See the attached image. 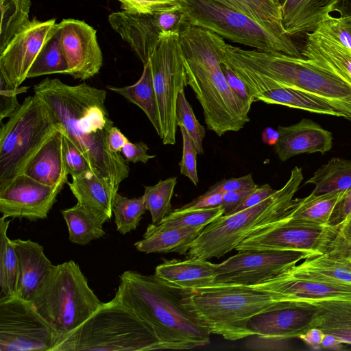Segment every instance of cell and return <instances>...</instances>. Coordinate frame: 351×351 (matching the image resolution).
I'll use <instances>...</instances> for the list:
<instances>
[{
  "mask_svg": "<svg viewBox=\"0 0 351 351\" xmlns=\"http://www.w3.org/2000/svg\"><path fill=\"white\" fill-rule=\"evenodd\" d=\"M33 89L82 152L92 171L117 193L130 167L123 155L112 152L108 144L114 125L105 104L106 90L86 83L71 86L49 77Z\"/></svg>",
  "mask_w": 351,
  "mask_h": 351,
  "instance_id": "obj_1",
  "label": "cell"
},
{
  "mask_svg": "<svg viewBox=\"0 0 351 351\" xmlns=\"http://www.w3.org/2000/svg\"><path fill=\"white\" fill-rule=\"evenodd\" d=\"M222 60L254 97L278 86L291 87L327 101L351 121V80L311 60L226 44Z\"/></svg>",
  "mask_w": 351,
  "mask_h": 351,
  "instance_id": "obj_2",
  "label": "cell"
},
{
  "mask_svg": "<svg viewBox=\"0 0 351 351\" xmlns=\"http://www.w3.org/2000/svg\"><path fill=\"white\" fill-rule=\"evenodd\" d=\"M114 299L154 332L161 350H191L210 343V332L184 302L186 290L156 275L128 270L119 276Z\"/></svg>",
  "mask_w": 351,
  "mask_h": 351,
  "instance_id": "obj_3",
  "label": "cell"
},
{
  "mask_svg": "<svg viewBox=\"0 0 351 351\" xmlns=\"http://www.w3.org/2000/svg\"><path fill=\"white\" fill-rule=\"evenodd\" d=\"M180 43L187 84L200 103L207 128L217 136L237 132L250 121L249 111L229 86L221 68L226 43L216 33L186 24Z\"/></svg>",
  "mask_w": 351,
  "mask_h": 351,
  "instance_id": "obj_4",
  "label": "cell"
},
{
  "mask_svg": "<svg viewBox=\"0 0 351 351\" xmlns=\"http://www.w3.org/2000/svg\"><path fill=\"white\" fill-rule=\"evenodd\" d=\"M289 301L279 292L256 285L214 283L184 293L186 305L210 333L229 341L254 336L248 328L252 317Z\"/></svg>",
  "mask_w": 351,
  "mask_h": 351,
  "instance_id": "obj_5",
  "label": "cell"
},
{
  "mask_svg": "<svg viewBox=\"0 0 351 351\" xmlns=\"http://www.w3.org/2000/svg\"><path fill=\"white\" fill-rule=\"evenodd\" d=\"M304 179L302 168L295 167L285 185L259 204L208 224L185 254L189 258H220L244 239L282 220L290 219L296 205L293 199Z\"/></svg>",
  "mask_w": 351,
  "mask_h": 351,
  "instance_id": "obj_6",
  "label": "cell"
},
{
  "mask_svg": "<svg viewBox=\"0 0 351 351\" xmlns=\"http://www.w3.org/2000/svg\"><path fill=\"white\" fill-rule=\"evenodd\" d=\"M29 300L51 327L54 346L102 304L73 261L53 265Z\"/></svg>",
  "mask_w": 351,
  "mask_h": 351,
  "instance_id": "obj_7",
  "label": "cell"
},
{
  "mask_svg": "<svg viewBox=\"0 0 351 351\" xmlns=\"http://www.w3.org/2000/svg\"><path fill=\"white\" fill-rule=\"evenodd\" d=\"M161 350L152 330L113 298L56 344L52 351H149Z\"/></svg>",
  "mask_w": 351,
  "mask_h": 351,
  "instance_id": "obj_8",
  "label": "cell"
},
{
  "mask_svg": "<svg viewBox=\"0 0 351 351\" xmlns=\"http://www.w3.org/2000/svg\"><path fill=\"white\" fill-rule=\"evenodd\" d=\"M181 7L188 24L258 51L302 57L292 37L280 34L243 12L211 0H182Z\"/></svg>",
  "mask_w": 351,
  "mask_h": 351,
  "instance_id": "obj_9",
  "label": "cell"
},
{
  "mask_svg": "<svg viewBox=\"0 0 351 351\" xmlns=\"http://www.w3.org/2000/svg\"><path fill=\"white\" fill-rule=\"evenodd\" d=\"M61 125L36 95L27 97L0 128V182L22 173L32 156Z\"/></svg>",
  "mask_w": 351,
  "mask_h": 351,
  "instance_id": "obj_10",
  "label": "cell"
},
{
  "mask_svg": "<svg viewBox=\"0 0 351 351\" xmlns=\"http://www.w3.org/2000/svg\"><path fill=\"white\" fill-rule=\"evenodd\" d=\"M151 66L164 145H175L178 126L176 109L179 93L188 86L180 34L164 36L151 55Z\"/></svg>",
  "mask_w": 351,
  "mask_h": 351,
  "instance_id": "obj_11",
  "label": "cell"
},
{
  "mask_svg": "<svg viewBox=\"0 0 351 351\" xmlns=\"http://www.w3.org/2000/svg\"><path fill=\"white\" fill-rule=\"evenodd\" d=\"M51 327L29 300L16 295L0 300V351H51Z\"/></svg>",
  "mask_w": 351,
  "mask_h": 351,
  "instance_id": "obj_12",
  "label": "cell"
},
{
  "mask_svg": "<svg viewBox=\"0 0 351 351\" xmlns=\"http://www.w3.org/2000/svg\"><path fill=\"white\" fill-rule=\"evenodd\" d=\"M112 28L128 43L143 64H146L162 38L180 34L188 24L180 6L156 13L119 11L108 16Z\"/></svg>",
  "mask_w": 351,
  "mask_h": 351,
  "instance_id": "obj_13",
  "label": "cell"
},
{
  "mask_svg": "<svg viewBox=\"0 0 351 351\" xmlns=\"http://www.w3.org/2000/svg\"><path fill=\"white\" fill-rule=\"evenodd\" d=\"M339 227L284 219L252 234L235 250H300L321 254L327 252Z\"/></svg>",
  "mask_w": 351,
  "mask_h": 351,
  "instance_id": "obj_14",
  "label": "cell"
},
{
  "mask_svg": "<svg viewBox=\"0 0 351 351\" xmlns=\"http://www.w3.org/2000/svg\"><path fill=\"white\" fill-rule=\"evenodd\" d=\"M313 256L315 254L300 250L240 251L215 265L214 283L258 285Z\"/></svg>",
  "mask_w": 351,
  "mask_h": 351,
  "instance_id": "obj_15",
  "label": "cell"
},
{
  "mask_svg": "<svg viewBox=\"0 0 351 351\" xmlns=\"http://www.w3.org/2000/svg\"><path fill=\"white\" fill-rule=\"evenodd\" d=\"M62 188L43 184L24 173L0 182L1 217L29 221L46 219Z\"/></svg>",
  "mask_w": 351,
  "mask_h": 351,
  "instance_id": "obj_16",
  "label": "cell"
},
{
  "mask_svg": "<svg viewBox=\"0 0 351 351\" xmlns=\"http://www.w3.org/2000/svg\"><path fill=\"white\" fill-rule=\"evenodd\" d=\"M56 19L34 18L10 41L0 53V75L12 86L19 87L46 41L56 29Z\"/></svg>",
  "mask_w": 351,
  "mask_h": 351,
  "instance_id": "obj_17",
  "label": "cell"
},
{
  "mask_svg": "<svg viewBox=\"0 0 351 351\" xmlns=\"http://www.w3.org/2000/svg\"><path fill=\"white\" fill-rule=\"evenodd\" d=\"M58 28L69 75L86 80L97 74L102 66L103 56L96 30L84 21L73 19L62 20Z\"/></svg>",
  "mask_w": 351,
  "mask_h": 351,
  "instance_id": "obj_18",
  "label": "cell"
},
{
  "mask_svg": "<svg viewBox=\"0 0 351 351\" xmlns=\"http://www.w3.org/2000/svg\"><path fill=\"white\" fill-rule=\"evenodd\" d=\"M317 311L313 301L291 300L282 306L252 317L248 328L261 337L286 340L300 338L313 328Z\"/></svg>",
  "mask_w": 351,
  "mask_h": 351,
  "instance_id": "obj_19",
  "label": "cell"
},
{
  "mask_svg": "<svg viewBox=\"0 0 351 351\" xmlns=\"http://www.w3.org/2000/svg\"><path fill=\"white\" fill-rule=\"evenodd\" d=\"M257 287L279 292L290 300H351V283L294 276L285 271Z\"/></svg>",
  "mask_w": 351,
  "mask_h": 351,
  "instance_id": "obj_20",
  "label": "cell"
},
{
  "mask_svg": "<svg viewBox=\"0 0 351 351\" xmlns=\"http://www.w3.org/2000/svg\"><path fill=\"white\" fill-rule=\"evenodd\" d=\"M333 12L351 16V0H282L283 29L291 37L314 32Z\"/></svg>",
  "mask_w": 351,
  "mask_h": 351,
  "instance_id": "obj_21",
  "label": "cell"
},
{
  "mask_svg": "<svg viewBox=\"0 0 351 351\" xmlns=\"http://www.w3.org/2000/svg\"><path fill=\"white\" fill-rule=\"evenodd\" d=\"M279 138L274 145V150L282 162L301 154L329 152L332 147L330 132L319 124L307 119L289 126L277 128Z\"/></svg>",
  "mask_w": 351,
  "mask_h": 351,
  "instance_id": "obj_22",
  "label": "cell"
},
{
  "mask_svg": "<svg viewBox=\"0 0 351 351\" xmlns=\"http://www.w3.org/2000/svg\"><path fill=\"white\" fill-rule=\"evenodd\" d=\"M63 136L61 126L32 156L21 173L50 186L67 183L69 174L64 158Z\"/></svg>",
  "mask_w": 351,
  "mask_h": 351,
  "instance_id": "obj_23",
  "label": "cell"
},
{
  "mask_svg": "<svg viewBox=\"0 0 351 351\" xmlns=\"http://www.w3.org/2000/svg\"><path fill=\"white\" fill-rule=\"evenodd\" d=\"M19 259V280L15 295L30 300L53 267L38 243L12 240Z\"/></svg>",
  "mask_w": 351,
  "mask_h": 351,
  "instance_id": "obj_24",
  "label": "cell"
},
{
  "mask_svg": "<svg viewBox=\"0 0 351 351\" xmlns=\"http://www.w3.org/2000/svg\"><path fill=\"white\" fill-rule=\"evenodd\" d=\"M67 184L77 202L103 223L112 218L113 203L118 193L92 170L73 176L72 182Z\"/></svg>",
  "mask_w": 351,
  "mask_h": 351,
  "instance_id": "obj_25",
  "label": "cell"
},
{
  "mask_svg": "<svg viewBox=\"0 0 351 351\" xmlns=\"http://www.w3.org/2000/svg\"><path fill=\"white\" fill-rule=\"evenodd\" d=\"M206 226L167 227L152 223L147 228L141 240L134 246L146 254L176 252L186 254L193 241Z\"/></svg>",
  "mask_w": 351,
  "mask_h": 351,
  "instance_id": "obj_26",
  "label": "cell"
},
{
  "mask_svg": "<svg viewBox=\"0 0 351 351\" xmlns=\"http://www.w3.org/2000/svg\"><path fill=\"white\" fill-rule=\"evenodd\" d=\"M215 265L199 258L171 260L158 265L154 274L178 288L191 291L214 283Z\"/></svg>",
  "mask_w": 351,
  "mask_h": 351,
  "instance_id": "obj_27",
  "label": "cell"
},
{
  "mask_svg": "<svg viewBox=\"0 0 351 351\" xmlns=\"http://www.w3.org/2000/svg\"><path fill=\"white\" fill-rule=\"evenodd\" d=\"M305 35L302 57L351 80V49L317 31Z\"/></svg>",
  "mask_w": 351,
  "mask_h": 351,
  "instance_id": "obj_28",
  "label": "cell"
},
{
  "mask_svg": "<svg viewBox=\"0 0 351 351\" xmlns=\"http://www.w3.org/2000/svg\"><path fill=\"white\" fill-rule=\"evenodd\" d=\"M317 311L313 322L324 335L341 343L351 344V300L313 301Z\"/></svg>",
  "mask_w": 351,
  "mask_h": 351,
  "instance_id": "obj_29",
  "label": "cell"
},
{
  "mask_svg": "<svg viewBox=\"0 0 351 351\" xmlns=\"http://www.w3.org/2000/svg\"><path fill=\"white\" fill-rule=\"evenodd\" d=\"M255 98L256 101L269 104L282 105L312 113L345 118L341 112L327 101L291 87L278 86L257 95Z\"/></svg>",
  "mask_w": 351,
  "mask_h": 351,
  "instance_id": "obj_30",
  "label": "cell"
},
{
  "mask_svg": "<svg viewBox=\"0 0 351 351\" xmlns=\"http://www.w3.org/2000/svg\"><path fill=\"white\" fill-rule=\"evenodd\" d=\"M287 272L294 276L351 283V261L325 252L304 259Z\"/></svg>",
  "mask_w": 351,
  "mask_h": 351,
  "instance_id": "obj_31",
  "label": "cell"
},
{
  "mask_svg": "<svg viewBox=\"0 0 351 351\" xmlns=\"http://www.w3.org/2000/svg\"><path fill=\"white\" fill-rule=\"evenodd\" d=\"M107 88L121 95L130 102L138 106L145 112L160 136L158 108L149 61L143 64L141 76L134 84L123 87L107 86Z\"/></svg>",
  "mask_w": 351,
  "mask_h": 351,
  "instance_id": "obj_32",
  "label": "cell"
},
{
  "mask_svg": "<svg viewBox=\"0 0 351 351\" xmlns=\"http://www.w3.org/2000/svg\"><path fill=\"white\" fill-rule=\"evenodd\" d=\"M346 191L322 194L311 193L304 198H296V205L290 219L328 225L332 210Z\"/></svg>",
  "mask_w": 351,
  "mask_h": 351,
  "instance_id": "obj_33",
  "label": "cell"
},
{
  "mask_svg": "<svg viewBox=\"0 0 351 351\" xmlns=\"http://www.w3.org/2000/svg\"><path fill=\"white\" fill-rule=\"evenodd\" d=\"M60 212L66 223L71 243L84 245L104 236L103 223L78 202Z\"/></svg>",
  "mask_w": 351,
  "mask_h": 351,
  "instance_id": "obj_34",
  "label": "cell"
},
{
  "mask_svg": "<svg viewBox=\"0 0 351 351\" xmlns=\"http://www.w3.org/2000/svg\"><path fill=\"white\" fill-rule=\"evenodd\" d=\"M219 4L243 12L265 27L287 35L282 26V0H211Z\"/></svg>",
  "mask_w": 351,
  "mask_h": 351,
  "instance_id": "obj_35",
  "label": "cell"
},
{
  "mask_svg": "<svg viewBox=\"0 0 351 351\" xmlns=\"http://www.w3.org/2000/svg\"><path fill=\"white\" fill-rule=\"evenodd\" d=\"M306 184H313L314 194L346 191L351 188V160L331 158L321 166Z\"/></svg>",
  "mask_w": 351,
  "mask_h": 351,
  "instance_id": "obj_36",
  "label": "cell"
},
{
  "mask_svg": "<svg viewBox=\"0 0 351 351\" xmlns=\"http://www.w3.org/2000/svg\"><path fill=\"white\" fill-rule=\"evenodd\" d=\"M10 220L0 218V288L5 296L15 295L19 280V259L7 235Z\"/></svg>",
  "mask_w": 351,
  "mask_h": 351,
  "instance_id": "obj_37",
  "label": "cell"
},
{
  "mask_svg": "<svg viewBox=\"0 0 351 351\" xmlns=\"http://www.w3.org/2000/svg\"><path fill=\"white\" fill-rule=\"evenodd\" d=\"M55 73L69 75L67 62L60 44L58 24L54 33L44 44L32 64L27 79Z\"/></svg>",
  "mask_w": 351,
  "mask_h": 351,
  "instance_id": "obj_38",
  "label": "cell"
},
{
  "mask_svg": "<svg viewBox=\"0 0 351 351\" xmlns=\"http://www.w3.org/2000/svg\"><path fill=\"white\" fill-rule=\"evenodd\" d=\"M31 0H0V53L28 23Z\"/></svg>",
  "mask_w": 351,
  "mask_h": 351,
  "instance_id": "obj_39",
  "label": "cell"
},
{
  "mask_svg": "<svg viewBox=\"0 0 351 351\" xmlns=\"http://www.w3.org/2000/svg\"><path fill=\"white\" fill-rule=\"evenodd\" d=\"M177 184V178L160 180L153 186H145L144 197L146 209L149 211L152 223L160 222L172 209L171 199Z\"/></svg>",
  "mask_w": 351,
  "mask_h": 351,
  "instance_id": "obj_40",
  "label": "cell"
},
{
  "mask_svg": "<svg viewBox=\"0 0 351 351\" xmlns=\"http://www.w3.org/2000/svg\"><path fill=\"white\" fill-rule=\"evenodd\" d=\"M146 210L143 195L128 198L117 193L113 203L112 213L118 232L125 234L136 230Z\"/></svg>",
  "mask_w": 351,
  "mask_h": 351,
  "instance_id": "obj_41",
  "label": "cell"
},
{
  "mask_svg": "<svg viewBox=\"0 0 351 351\" xmlns=\"http://www.w3.org/2000/svg\"><path fill=\"white\" fill-rule=\"evenodd\" d=\"M223 213L224 210L221 206L182 211L173 210L157 223L167 227L206 226Z\"/></svg>",
  "mask_w": 351,
  "mask_h": 351,
  "instance_id": "obj_42",
  "label": "cell"
},
{
  "mask_svg": "<svg viewBox=\"0 0 351 351\" xmlns=\"http://www.w3.org/2000/svg\"><path fill=\"white\" fill-rule=\"evenodd\" d=\"M176 122L178 128L182 125L193 140L199 154L204 152L202 142L206 136V129L197 119L193 108L187 101L184 90L178 96L176 109Z\"/></svg>",
  "mask_w": 351,
  "mask_h": 351,
  "instance_id": "obj_43",
  "label": "cell"
},
{
  "mask_svg": "<svg viewBox=\"0 0 351 351\" xmlns=\"http://www.w3.org/2000/svg\"><path fill=\"white\" fill-rule=\"evenodd\" d=\"M351 49V16H329L315 30Z\"/></svg>",
  "mask_w": 351,
  "mask_h": 351,
  "instance_id": "obj_44",
  "label": "cell"
},
{
  "mask_svg": "<svg viewBox=\"0 0 351 351\" xmlns=\"http://www.w3.org/2000/svg\"><path fill=\"white\" fill-rule=\"evenodd\" d=\"M182 136V156L179 162L180 173L187 177L195 185L199 182L197 171V150L191 136L182 125L178 126Z\"/></svg>",
  "mask_w": 351,
  "mask_h": 351,
  "instance_id": "obj_45",
  "label": "cell"
},
{
  "mask_svg": "<svg viewBox=\"0 0 351 351\" xmlns=\"http://www.w3.org/2000/svg\"><path fill=\"white\" fill-rule=\"evenodd\" d=\"M63 134L64 158L69 174L73 177L92 170L80 149L64 130Z\"/></svg>",
  "mask_w": 351,
  "mask_h": 351,
  "instance_id": "obj_46",
  "label": "cell"
},
{
  "mask_svg": "<svg viewBox=\"0 0 351 351\" xmlns=\"http://www.w3.org/2000/svg\"><path fill=\"white\" fill-rule=\"evenodd\" d=\"M124 11L156 13L181 6L182 0H117Z\"/></svg>",
  "mask_w": 351,
  "mask_h": 351,
  "instance_id": "obj_47",
  "label": "cell"
},
{
  "mask_svg": "<svg viewBox=\"0 0 351 351\" xmlns=\"http://www.w3.org/2000/svg\"><path fill=\"white\" fill-rule=\"evenodd\" d=\"M29 86L13 87L0 75V120L11 117L21 106L17 95L28 91Z\"/></svg>",
  "mask_w": 351,
  "mask_h": 351,
  "instance_id": "obj_48",
  "label": "cell"
},
{
  "mask_svg": "<svg viewBox=\"0 0 351 351\" xmlns=\"http://www.w3.org/2000/svg\"><path fill=\"white\" fill-rule=\"evenodd\" d=\"M221 68L229 86L250 112L252 104L256 101V98L252 95L245 83L223 60H221Z\"/></svg>",
  "mask_w": 351,
  "mask_h": 351,
  "instance_id": "obj_49",
  "label": "cell"
},
{
  "mask_svg": "<svg viewBox=\"0 0 351 351\" xmlns=\"http://www.w3.org/2000/svg\"><path fill=\"white\" fill-rule=\"evenodd\" d=\"M326 252L351 261V226L348 223L340 226Z\"/></svg>",
  "mask_w": 351,
  "mask_h": 351,
  "instance_id": "obj_50",
  "label": "cell"
},
{
  "mask_svg": "<svg viewBox=\"0 0 351 351\" xmlns=\"http://www.w3.org/2000/svg\"><path fill=\"white\" fill-rule=\"evenodd\" d=\"M256 186L257 184L254 182L252 174L250 173L239 178L221 180L211 186L207 191L210 193H226L254 187Z\"/></svg>",
  "mask_w": 351,
  "mask_h": 351,
  "instance_id": "obj_51",
  "label": "cell"
},
{
  "mask_svg": "<svg viewBox=\"0 0 351 351\" xmlns=\"http://www.w3.org/2000/svg\"><path fill=\"white\" fill-rule=\"evenodd\" d=\"M351 221V188L346 190L344 195L334 208L328 225L339 226Z\"/></svg>",
  "mask_w": 351,
  "mask_h": 351,
  "instance_id": "obj_52",
  "label": "cell"
},
{
  "mask_svg": "<svg viewBox=\"0 0 351 351\" xmlns=\"http://www.w3.org/2000/svg\"><path fill=\"white\" fill-rule=\"evenodd\" d=\"M149 147L144 142H128L121 149V154L127 162L133 163H147L149 160L154 158L155 155L147 154Z\"/></svg>",
  "mask_w": 351,
  "mask_h": 351,
  "instance_id": "obj_53",
  "label": "cell"
},
{
  "mask_svg": "<svg viewBox=\"0 0 351 351\" xmlns=\"http://www.w3.org/2000/svg\"><path fill=\"white\" fill-rule=\"evenodd\" d=\"M223 195V193L221 192L210 193L206 191L189 203L176 208L175 210L182 211L219 206L221 204Z\"/></svg>",
  "mask_w": 351,
  "mask_h": 351,
  "instance_id": "obj_54",
  "label": "cell"
},
{
  "mask_svg": "<svg viewBox=\"0 0 351 351\" xmlns=\"http://www.w3.org/2000/svg\"><path fill=\"white\" fill-rule=\"evenodd\" d=\"M256 187L243 189L238 191L223 193L221 207L224 210L223 215H231L234 209L239 206L244 199Z\"/></svg>",
  "mask_w": 351,
  "mask_h": 351,
  "instance_id": "obj_55",
  "label": "cell"
},
{
  "mask_svg": "<svg viewBox=\"0 0 351 351\" xmlns=\"http://www.w3.org/2000/svg\"><path fill=\"white\" fill-rule=\"evenodd\" d=\"M285 340L254 335V338L247 341L245 346L247 349L253 350H283L287 349L285 348Z\"/></svg>",
  "mask_w": 351,
  "mask_h": 351,
  "instance_id": "obj_56",
  "label": "cell"
},
{
  "mask_svg": "<svg viewBox=\"0 0 351 351\" xmlns=\"http://www.w3.org/2000/svg\"><path fill=\"white\" fill-rule=\"evenodd\" d=\"M276 191L269 184L257 185L254 190L234 209L232 214L259 204L275 193Z\"/></svg>",
  "mask_w": 351,
  "mask_h": 351,
  "instance_id": "obj_57",
  "label": "cell"
},
{
  "mask_svg": "<svg viewBox=\"0 0 351 351\" xmlns=\"http://www.w3.org/2000/svg\"><path fill=\"white\" fill-rule=\"evenodd\" d=\"M107 141L110 149L115 153H121L123 147L129 142L128 138L114 126L110 130Z\"/></svg>",
  "mask_w": 351,
  "mask_h": 351,
  "instance_id": "obj_58",
  "label": "cell"
},
{
  "mask_svg": "<svg viewBox=\"0 0 351 351\" xmlns=\"http://www.w3.org/2000/svg\"><path fill=\"white\" fill-rule=\"evenodd\" d=\"M324 336L325 335L318 329L312 328L300 338L313 348H319L322 347V343Z\"/></svg>",
  "mask_w": 351,
  "mask_h": 351,
  "instance_id": "obj_59",
  "label": "cell"
},
{
  "mask_svg": "<svg viewBox=\"0 0 351 351\" xmlns=\"http://www.w3.org/2000/svg\"><path fill=\"white\" fill-rule=\"evenodd\" d=\"M263 141L269 145H274L278 140L279 133L277 130L267 127L262 132Z\"/></svg>",
  "mask_w": 351,
  "mask_h": 351,
  "instance_id": "obj_60",
  "label": "cell"
},
{
  "mask_svg": "<svg viewBox=\"0 0 351 351\" xmlns=\"http://www.w3.org/2000/svg\"><path fill=\"white\" fill-rule=\"evenodd\" d=\"M348 223L350 225V226H351V221H350V222H348Z\"/></svg>",
  "mask_w": 351,
  "mask_h": 351,
  "instance_id": "obj_61",
  "label": "cell"
}]
</instances>
